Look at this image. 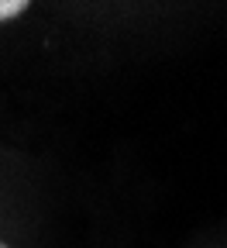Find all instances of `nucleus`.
Here are the masks:
<instances>
[{
	"label": "nucleus",
	"instance_id": "nucleus-2",
	"mask_svg": "<svg viewBox=\"0 0 227 248\" xmlns=\"http://www.w3.org/2000/svg\"><path fill=\"white\" fill-rule=\"evenodd\" d=\"M0 248H11V245H4V241H0Z\"/></svg>",
	"mask_w": 227,
	"mask_h": 248
},
{
	"label": "nucleus",
	"instance_id": "nucleus-1",
	"mask_svg": "<svg viewBox=\"0 0 227 248\" xmlns=\"http://www.w3.org/2000/svg\"><path fill=\"white\" fill-rule=\"evenodd\" d=\"M24 11H28V0H0V21L21 17Z\"/></svg>",
	"mask_w": 227,
	"mask_h": 248
}]
</instances>
